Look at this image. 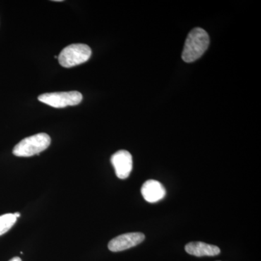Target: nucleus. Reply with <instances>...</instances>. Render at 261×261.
I'll return each instance as SVG.
<instances>
[{
    "instance_id": "obj_1",
    "label": "nucleus",
    "mask_w": 261,
    "mask_h": 261,
    "mask_svg": "<svg viewBox=\"0 0 261 261\" xmlns=\"http://www.w3.org/2000/svg\"><path fill=\"white\" fill-rule=\"evenodd\" d=\"M210 37L204 29H192L185 42L182 51V60L186 63H192L202 57L208 48Z\"/></svg>"
},
{
    "instance_id": "obj_2",
    "label": "nucleus",
    "mask_w": 261,
    "mask_h": 261,
    "mask_svg": "<svg viewBox=\"0 0 261 261\" xmlns=\"http://www.w3.org/2000/svg\"><path fill=\"white\" fill-rule=\"evenodd\" d=\"M50 143V137L47 134H37L20 141L15 146L13 153L18 157H31L45 150Z\"/></svg>"
},
{
    "instance_id": "obj_3",
    "label": "nucleus",
    "mask_w": 261,
    "mask_h": 261,
    "mask_svg": "<svg viewBox=\"0 0 261 261\" xmlns=\"http://www.w3.org/2000/svg\"><path fill=\"white\" fill-rule=\"evenodd\" d=\"M92 56V49L87 44H73L65 47L58 56V62L64 68H72L86 63Z\"/></svg>"
},
{
    "instance_id": "obj_4",
    "label": "nucleus",
    "mask_w": 261,
    "mask_h": 261,
    "mask_svg": "<svg viewBox=\"0 0 261 261\" xmlns=\"http://www.w3.org/2000/svg\"><path fill=\"white\" fill-rule=\"evenodd\" d=\"M41 102L55 108H63L80 104L83 96L77 91L65 92H53L41 94L38 97Z\"/></svg>"
},
{
    "instance_id": "obj_5",
    "label": "nucleus",
    "mask_w": 261,
    "mask_h": 261,
    "mask_svg": "<svg viewBox=\"0 0 261 261\" xmlns=\"http://www.w3.org/2000/svg\"><path fill=\"white\" fill-rule=\"evenodd\" d=\"M145 236L141 232L127 233L113 239L108 244V249L112 252H121L140 245Z\"/></svg>"
},
{
    "instance_id": "obj_6",
    "label": "nucleus",
    "mask_w": 261,
    "mask_h": 261,
    "mask_svg": "<svg viewBox=\"0 0 261 261\" xmlns=\"http://www.w3.org/2000/svg\"><path fill=\"white\" fill-rule=\"evenodd\" d=\"M111 163L114 167L117 177L125 179L129 176L133 167L132 156L129 152L126 150L118 151L111 157Z\"/></svg>"
},
{
    "instance_id": "obj_7",
    "label": "nucleus",
    "mask_w": 261,
    "mask_h": 261,
    "mask_svg": "<svg viewBox=\"0 0 261 261\" xmlns=\"http://www.w3.org/2000/svg\"><path fill=\"white\" fill-rule=\"evenodd\" d=\"M141 192L144 199L151 203L163 200L166 194V189L162 184L152 179L148 180L143 184Z\"/></svg>"
},
{
    "instance_id": "obj_8",
    "label": "nucleus",
    "mask_w": 261,
    "mask_h": 261,
    "mask_svg": "<svg viewBox=\"0 0 261 261\" xmlns=\"http://www.w3.org/2000/svg\"><path fill=\"white\" fill-rule=\"evenodd\" d=\"M185 250L187 253L196 257L216 256L221 252L219 247L202 242H192L187 244Z\"/></svg>"
},
{
    "instance_id": "obj_9",
    "label": "nucleus",
    "mask_w": 261,
    "mask_h": 261,
    "mask_svg": "<svg viewBox=\"0 0 261 261\" xmlns=\"http://www.w3.org/2000/svg\"><path fill=\"white\" fill-rule=\"evenodd\" d=\"M17 218L13 214H8L0 216V236L5 234L14 226Z\"/></svg>"
},
{
    "instance_id": "obj_10",
    "label": "nucleus",
    "mask_w": 261,
    "mask_h": 261,
    "mask_svg": "<svg viewBox=\"0 0 261 261\" xmlns=\"http://www.w3.org/2000/svg\"><path fill=\"white\" fill-rule=\"evenodd\" d=\"M9 261H22L21 259L19 257H15L13 258L10 259Z\"/></svg>"
},
{
    "instance_id": "obj_11",
    "label": "nucleus",
    "mask_w": 261,
    "mask_h": 261,
    "mask_svg": "<svg viewBox=\"0 0 261 261\" xmlns=\"http://www.w3.org/2000/svg\"><path fill=\"white\" fill-rule=\"evenodd\" d=\"M15 215V217L17 218V219H18V217H20V214H19V213H15V214H13Z\"/></svg>"
}]
</instances>
